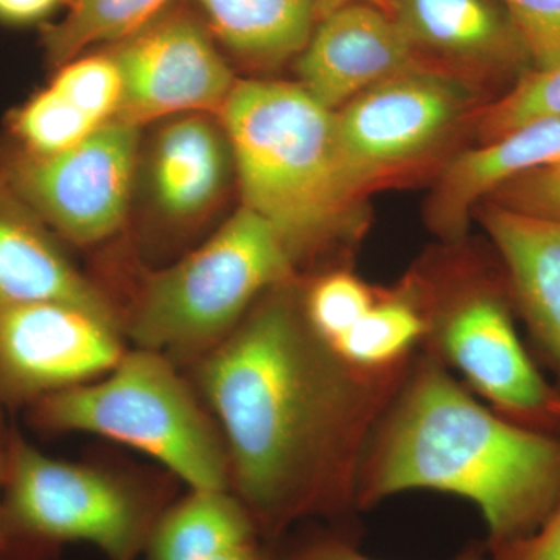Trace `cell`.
<instances>
[{"instance_id":"obj_32","label":"cell","mask_w":560,"mask_h":560,"mask_svg":"<svg viewBox=\"0 0 560 560\" xmlns=\"http://www.w3.org/2000/svg\"><path fill=\"white\" fill-rule=\"evenodd\" d=\"M377 3L381 5L382 0H315L316 21L324 20L334 11L342 9V7L352 5V3ZM316 22V24H318Z\"/></svg>"},{"instance_id":"obj_33","label":"cell","mask_w":560,"mask_h":560,"mask_svg":"<svg viewBox=\"0 0 560 560\" xmlns=\"http://www.w3.org/2000/svg\"><path fill=\"white\" fill-rule=\"evenodd\" d=\"M5 447L0 445V559H2L3 552H5L7 540H5V529H3V518H2V489H3V478H5Z\"/></svg>"},{"instance_id":"obj_12","label":"cell","mask_w":560,"mask_h":560,"mask_svg":"<svg viewBox=\"0 0 560 560\" xmlns=\"http://www.w3.org/2000/svg\"><path fill=\"white\" fill-rule=\"evenodd\" d=\"M415 47L388 11L352 3L320 20L296 57L300 84L338 110L364 91L418 65Z\"/></svg>"},{"instance_id":"obj_14","label":"cell","mask_w":560,"mask_h":560,"mask_svg":"<svg viewBox=\"0 0 560 560\" xmlns=\"http://www.w3.org/2000/svg\"><path fill=\"white\" fill-rule=\"evenodd\" d=\"M416 51L463 69L504 68L526 57L501 0H382Z\"/></svg>"},{"instance_id":"obj_3","label":"cell","mask_w":560,"mask_h":560,"mask_svg":"<svg viewBox=\"0 0 560 560\" xmlns=\"http://www.w3.org/2000/svg\"><path fill=\"white\" fill-rule=\"evenodd\" d=\"M220 116L243 206L270 224L294 265L349 232L357 197L342 172L335 110L300 83L237 80Z\"/></svg>"},{"instance_id":"obj_23","label":"cell","mask_w":560,"mask_h":560,"mask_svg":"<svg viewBox=\"0 0 560 560\" xmlns=\"http://www.w3.org/2000/svg\"><path fill=\"white\" fill-rule=\"evenodd\" d=\"M378 293L348 271H334L313 280L301 305L312 330L334 346L377 301Z\"/></svg>"},{"instance_id":"obj_24","label":"cell","mask_w":560,"mask_h":560,"mask_svg":"<svg viewBox=\"0 0 560 560\" xmlns=\"http://www.w3.org/2000/svg\"><path fill=\"white\" fill-rule=\"evenodd\" d=\"M50 86L101 127L116 119L119 113L124 81L119 66L109 54L66 62L58 68Z\"/></svg>"},{"instance_id":"obj_15","label":"cell","mask_w":560,"mask_h":560,"mask_svg":"<svg viewBox=\"0 0 560 560\" xmlns=\"http://www.w3.org/2000/svg\"><path fill=\"white\" fill-rule=\"evenodd\" d=\"M482 223L534 337L560 371V220L490 202Z\"/></svg>"},{"instance_id":"obj_25","label":"cell","mask_w":560,"mask_h":560,"mask_svg":"<svg viewBox=\"0 0 560 560\" xmlns=\"http://www.w3.org/2000/svg\"><path fill=\"white\" fill-rule=\"evenodd\" d=\"M560 119V66L523 77L480 119L481 138L488 143L530 121Z\"/></svg>"},{"instance_id":"obj_8","label":"cell","mask_w":560,"mask_h":560,"mask_svg":"<svg viewBox=\"0 0 560 560\" xmlns=\"http://www.w3.org/2000/svg\"><path fill=\"white\" fill-rule=\"evenodd\" d=\"M474 102L469 81L418 62L335 110L349 189L359 197L372 180L433 149Z\"/></svg>"},{"instance_id":"obj_16","label":"cell","mask_w":560,"mask_h":560,"mask_svg":"<svg viewBox=\"0 0 560 560\" xmlns=\"http://www.w3.org/2000/svg\"><path fill=\"white\" fill-rule=\"evenodd\" d=\"M560 162V119L530 121L466 151L452 161L442 176L433 206L438 230L458 235L467 213L482 197H490L503 184L526 173Z\"/></svg>"},{"instance_id":"obj_30","label":"cell","mask_w":560,"mask_h":560,"mask_svg":"<svg viewBox=\"0 0 560 560\" xmlns=\"http://www.w3.org/2000/svg\"><path fill=\"white\" fill-rule=\"evenodd\" d=\"M65 0H0V21L32 24L46 20Z\"/></svg>"},{"instance_id":"obj_5","label":"cell","mask_w":560,"mask_h":560,"mask_svg":"<svg viewBox=\"0 0 560 560\" xmlns=\"http://www.w3.org/2000/svg\"><path fill=\"white\" fill-rule=\"evenodd\" d=\"M294 282V261L260 215L243 208L184 259L149 276L125 338L178 366L226 340L268 291Z\"/></svg>"},{"instance_id":"obj_27","label":"cell","mask_w":560,"mask_h":560,"mask_svg":"<svg viewBox=\"0 0 560 560\" xmlns=\"http://www.w3.org/2000/svg\"><path fill=\"white\" fill-rule=\"evenodd\" d=\"M493 205L529 215L560 220V162L526 173L493 191Z\"/></svg>"},{"instance_id":"obj_4","label":"cell","mask_w":560,"mask_h":560,"mask_svg":"<svg viewBox=\"0 0 560 560\" xmlns=\"http://www.w3.org/2000/svg\"><path fill=\"white\" fill-rule=\"evenodd\" d=\"M51 433H86L143 453L189 489L231 490L219 423L180 366L154 350L128 349L103 377L28 407Z\"/></svg>"},{"instance_id":"obj_26","label":"cell","mask_w":560,"mask_h":560,"mask_svg":"<svg viewBox=\"0 0 560 560\" xmlns=\"http://www.w3.org/2000/svg\"><path fill=\"white\" fill-rule=\"evenodd\" d=\"M536 70L560 66V0H501Z\"/></svg>"},{"instance_id":"obj_20","label":"cell","mask_w":560,"mask_h":560,"mask_svg":"<svg viewBox=\"0 0 560 560\" xmlns=\"http://www.w3.org/2000/svg\"><path fill=\"white\" fill-rule=\"evenodd\" d=\"M416 287L378 294L363 318L330 349L346 363L370 372L410 366L430 331L429 308Z\"/></svg>"},{"instance_id":"obj_29","label":"cell","mask_w":560,"mask_h":560,"mask_svg":"<svg viewBox=\"0 0 560 560\" xmlns=\"http://www.w3.org/2000/svg\"><path fill=\"white\" fill-rule=\"evenodd\" d=\"M490 560H560V501L533 536L490 555Z\"/></svg>"},{"instance_id":"obj_2","label":"cell","mask_w":560,"mask_h":560,"mask_svg":"<svg viewBox=\"0 0 560 560\" xmlns=\"http://www.w3.org/2000/svg\"><path fill=\"white\" fill-rule=\"evenodd\" d=\"M408 490L469 500L489 555L528 539L560 501V440L482 407L430 352L415 357L360 470L357 508Z\"/></svg>"},{"instance_id":"obj_13","label":"cell","mask_w":560,"mask_h":560,"mask_svg":"<svg viewBox=\"0 0 560 560\" xmlns=\"http://www.w3.org/2000/svg\"><path fill=\"white\" fill-rule=\"evenodd\" d=\"M38 301L72 302L119 319L105 294L77 270L49 228L0 176V311Z\"/></svg>"},{"instance_id":"obj_11","label":"cell","mask_w":560,"mask_h":560,"mask_svg":"<svg viewBox=\"0 0 560 560\" xmlns=\"http://www.w3.org/2000/svg\"><path fill=\"white\" fill-rule=\"evenodd\" d=\"M429 319L427 352L451 364L495 410L518 419L555 418L550 407L558 396L537 372L497 294L467 291Z\"/></svg>"},{"instance_id":"obj_34","label":"cell","mask_w":560,"mask_h":560,"mask_svg":"<svg viewBox=\"0 0 560 560\" xmlns=\"http://www.w3.org/2000/svg\"><path fill=\"white\" fill-rule=\"evenodd\" d=\"M3 407L0 404V445L5 447L7 441H9L10 431L7 430L5 422H3Z\"/></svg>"},{"instance_id":"obj_18","label":"cell","mask_w":560,"mask_h":560,"mask_svg":"<svg viewBox=\"0 0 560 560\" xmlns=\"http://www.w3.org/2000/svg\"><path fill=\"white\" fill-rule=\"evenodd\" d=\"M226 173L219 131L205 117L168 125L154 150L153 187L173 219H191L215 200Z\"/></svg>"},{"instance_id":"obj_9","label":"cell","mask_w":560,"mask_h":560,"mask_svg":"<svg viewBox=\"0 0 560 560\" xmlns=\"http://www.w3.org/2000/svg\"><path fill=\"white\" fill-rule=\"evenodd\" d=\"M121 320L38 301L0 311V404L31 407L108 374L127 353Z\"/></svg>"},{"instance_id":"obj_19","label":"cell","mask_w":560,"mask_h":560,"mask_svg":"<svg viewBox=\"0 0 560 560\" xmlns=\"http://www.w3.org/2000/svg\"><path fill=\"white\" fill-rule=\"evenodd\" d=\"M259 537L231 490L189 489L162 512L145 555L149 560H213Z\"/></svg>"},{"instance_id":"obj_17","label":"cell","mask_w":560,"mask_h":560,"mask_svg":"<svg viewBox=\"0 0 560 560\" xmlns=\"http://www.w3.org/2000/svg\"><path fill=\"white\" fill-rule=\"evenodd\" d=\"M209 27L241 60L275 68L307 46L316 27L315 0H197Z\"/></svg>"},{"instance_id":"obj_22","label":"cell","mask_w":560,"mask_h":560,"mask_svg":"<svg viewBox=\"0 0 560 560\" xmlns=\"http://www.w3.org/2000/svg\"><path fill=\"white\" fill-rule=\"evenodd\" d=\"M101 125L81 113L54 86L33 95L14 110L10 130L21 145V153L47 158L73 149Z\"/></svg>"},{"instance_id":"obj_28","label":"cell","mask_w":560,"mask_h":560,"mask_svg":"<svg viewBox=\"0 0 560 560\" xmlns=\"http://www.w3.org/2000/svg\"><path fill=\"white\" fill-rule=\"evenodd\" d=\"M275 560H377L361 552L355 545L346 537L324 536L301 545L289 556ZM452 560H490L488 548L474 545L459 552Z\"/></svg>"},{"instance_id":"obj_7","label":"cell","mask_w":560,"mask_h":560,"mask_svg":"<svg viewBox=\"0 0 560 560\" xmlns=\"http://www.w3.org/2000/svg\"><path fill=\"white\" fill-rule=\"evenodd\" d=\"M138 140V127L110 120L55 156L20 151L0 165V176L51 232L94 245L127 219Z\"/></svg>"},{"instance_id":"obj_6","label":"cell","mask_w":560,"mask_h":560,"mask_svg":"<svg viewBox=\"0 0 560 560\" xmlns=\"http://www.w3.org/2000/svg\"><path fill=\"white\" fill-rule=\"evenodd\" d=\"M165 508L119 475L54 458L10 431L0 560H50L68 544L91 545L108 560H136Z\"/></svg>"},{"instance_id":"obj_1","label":"cell","mask_w":560,"mask_h":560,"mask_svg":"<svg viewBox=\"0 0 560 560\" xmlns=\"http://www.w3.org/2000/svg\"><path fill=\"white\" fill-rule=\"evenodd\" d=\"M293 283L264 294L190 366L226 444L231 492L270 539L304 518L359 510L364 456L411 366L346 363L308 326Z\"/></svg>"},{"instance_id":"obj_21","label":"cell","mask_w":560,"mask_h":560,"mask_svg":"<svg viewBox=\"0 0 560 560\" xmlns=\"http://www.w3.org/2000/svg\"><path fill=\"white\" fill-rule=\"evenodd\" d=\"M173 0H69L65 18L43 27L47 61L75 60L94 44L121 43L161 16Z\"/></svg>"},{"instance_id":"obj_10","label":"cell","mask_w":560,"mask_h":560,"mask_svg":"<svg viewBox=\"0 0 560 560\" xmlns=\"http://www.w3.org/2000/svg\"><path fill=\"white\" fill-rule=\"evenodd\" d=\"M110 57L124 94L116 119L140 127L179 113H220L237 80L200 22L162 13Z\"/></svg>"},{"instance_id":"obj_35","label":"cell","mask_w":560,"mask_h":560,"mask_svg":"<svg viewBox=\"0 0 560 560\" xmlns=\"http://www.w3.org/2000/svg\"><path fill=\"white\" fill-rule=\"evenodd\" d=\"M550 410L556 419H560V397H556V399L551 401Z\"/></svg>"},{"instance_id":"obj_31","label":"cell","mask_w":560,"mask_h":560,"mask_svg":"<svg viewBox=\"0 0 560 560\" xmlns=\"http://www.w3.org/2000/svg\"><path fill=\"white\" fill-rule=\"evenodd\" d=\"M213 560H275V558L261 550L259 540H254L250 544L224 552L220 558Z\"/></svg>"}]
</instances>
